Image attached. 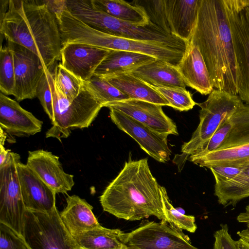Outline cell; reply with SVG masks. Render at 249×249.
I'll return each mask as SVG.
<instances>
[{"mask_svg": "<svg viewBox=\"0 0 249 249\" xmlns=\"http://www.w3.org/2000/svg\"><path fill=\"white\" fill-rule=\"evenodd\" d=\"M189 43L199 49L213 87L237 95V66L226 0H200Z\"/></svg>", "mask_w": 249, "mask_h": 249, "instance_id": "6da1fadb", "label": "cell"}, {"mask_svg": "<svg viewBox=\"0 0 249 249\" xmlns=\"http://www.w3.org/2000/svg\"><path fill=\"white\" fill-rule=\"evenodd\" d=\"M1 36L38 56L53 73L61 61L62 41L54 12L46 1L9 0L5 14L0 18Z\"/></svg>", "mask_w": 249, "mask_h": 249, "instance_id": "7a4b0ae2", "label": "cell"}, {"mask_svg": "<svg viewBox=\"0 0 249 249\" xmlns=\"http://www.w3.org/2000/svg\"><path fill=\"white\" fill-rule=\"evenodd\" d=\"M160 187L147 158H129L99 200L104 211L118 218L136 221L155 216L166 221Z\"/></svg>", "mask_w": 249, "mask_h": 249, "instance_id": "3957f363", "label": "cell"}, {"mask_svg": "<svg viewBox=\"0 0 249 249\" xmlns=\"http://www.w3.org/2000/svg\"><path fill=\"white\" fill-rule=\"evenodd\" d=\"M65 44L80 43L109 50H121L152 56L177 66L187 48L154 41L118 37L98 31L74 16L66 22L63 31Z\"/></svg>", "mask_w": 249, "mask_h": 249, "instance_id": "277c9868", "label": "cell"}, {"mask_svg": "<svg viewBox=\"0 0 249 249\" xmlns=\"http://www.w3.org/2000/svg\"><path fill=\"white\" fill-rule=\"evenodd\" d=\"M66 4L71 15L98 31L121 37L157 41L187 48L189 43L166 33L153 23L141 26L117 19L97 9L90 0H66Z\"/></svg>", "mask_w": 249, "mask_h": 249, "instance_id": "5b68a950", "label": "cell"}, {"mask_svg": "<svg viewBox=\"0 0 249 249\" xmlns=\"http://www.w3.org/2000/svg\"><path fill=\"white\" fill-rule=\"evenodd\" d=\"M53 103L54 116L52 126L46 133V138H54L61 142L72 130L89 127L98 115L103 106L87 82L74 99L64 96L49 72Z\"/></svg>", "mask_w": 249, "mask_h": 249, "instance_id": "8992f818", "label": "cell"}, {"mask_svg": "<svg viewBox=\"0 0 249 249\" xmlns=\"http://www.w3.org/2000/svg\"><path fill=\"white\" fill-rule=\"evenodd\" d=\"M243 104L237 94L217 89H213L205 102L197 104L201 108L199 124L190 140L182 144L181 154L176 155L173 160L179 171L182 169L189 157L227 123Z\"/></svg>", "mask_w": 249, "mask_h": 249, "instance_id": "52a82bcc", "label": "cell"}, {"mask_svg": "<svg viewBox=\"0 0 249 249\" xmlns=\"http://www.w3.org/2000/svg\"><path fill=\"white\" fill-rule=\"evenodd\" d=\"M22 236L30 249H81L64 225L55 207L47 212L26 210Z\"/></svg>", "mask_w": 249, "mask_h": 249, "instance_id": "ba28073f", "label": "cell"}, {"mask_svg": "<svg viewBox=\"0 0 249 249\" xmlns=\"http://www.w3.org/2000/svg\"><path fill=\"white\" fill-rule=\"evenodd\" d=\"M236 62L238 95L249 105V0H226Z\"/></svg>", "mask_w": 249, "mask_h": 249, "instance_id": "9c48e42d", "label": "cell"}, {"mask_svg": "<svg viewBox=\"0 0 249 249\" xmlns=\"http://www.w3.org/2000/svg\"><path fill=\"white\" fill-rule=\"evenodd\" d=\"M20 156L11 151L6 162L0 166V223L22 235L26 209L17 171Z\"/></svg>", "mask_w": 249, "mask_h": 249, "instance_id": "30bf717a", "label": "cell"}, {"mask_svg": "<svg viewBox=\"0 0 249 249\" xmlns=\"http://www.w3.org/2000/svg\"><path fill=\"white\" fill-rule=\"evenodd\" d=\"M128 249H199L194 246L182 230L165 220H143L139 226L126 233Z\"/></svg>", "mask_w": 249, "mask_h": 249, "instance_id": "8fae6325", "label": "cell"}, {"mask_svg": "<svg viewBox=\"0 0 249 249\" xmlns=\"http://www.w3.org/2000/svg\"><path fill=\"white\" fill-rule=\"evenodd\" d=\"M13 55L15 89L13 96L17 101L36 97V89L46 70L40 58L35 53L17 43L7 41Z\"/></svg>", "mask_w": 249, "mask_h": 249, "instance_id": "7c38bea8", "label": "cell"}, {"mask_svg": "<svg viewBox=\"0 0 249 249\" xmlns=\"http://www.w3.org/2000/svg\"><path fill=\"white\" fill-rule=\"evenodd\" d=\"M112 122L121 130L132 137L149 156L160 162L170 160L171 151L167 135L159 133L144 124L118 110L110 108Z\"/></svg>", "mask_w": 249, "mask_h": 249, "instance_id": "4fadbf2b", "label": "cell"}, {"mask_svg": "<svg viewBox=\"0 0 249 249\" xmlns=\"http://www.w3.org/2000/svg\"><path fill=\"white\" fill-rule=\"evenodd\" d=\"M104 107L123 112L159 133L167 136L178 134L176 124L160 105L130 99L110 103Z\"/></svg>", "mask_w": 249, "mask_h": 249, "instance_id": "5bb4252c", "label": "cell"}, {"mask_svg": "<svg viewBox=\"0 0 249 249\" xmlns=\"http://www.w3.org/2000/svg\"><path fill=\"white\" fill-rule=\"evenodd\" d=\"M26 165L56 194H66L74 185L73 176L64 171L59 157L51 152L29 151Z\"/></svg>", "mask_w": 249, "mask_h": 249, "instance_id": "9a60e30c", "label": "cell"}, {"mask_svg": "<svg viewBox=\"0 0 249 249\" xmlns=\"http://www.w3.org/2000/svg\"><path fill=\"white\" fill-rule=\"evenodd\" d=\"M110 50L80 43H70L61 50V64L88 82Z\"/></svg>", "mask_w": 249, "mask_h": 249, "instance_id": "2e32d148", "label": "cell"}, {"mask_svg": "<svg viewBox=\"0 0 249 249\" xmlns=\"http://www.w3.org/2000/svg\"><path fill=\"white\" fill-rule=\"evenodd\" d=\"M17 167L26 210L47 213L56 207V192L42 180L26 164L19 161Z\"/></svg>", "mask_w": 249, "mask_h": 249, "instance_id": "e0dca14e", "label": "cell"}, {"mask_svg": "<svg viewBox=\"0 0 249 249\" xmlns=\"http://www.w3.org/2000/svg\"><path fill=\"white\" fill-rule=\"evenodd\" d=\"M43 124L16 101L0 92V128L7 134L29 137L40 132Z\"/></svg>", "mask_w": 249, "mask_h": 249, "instance_id": "ac0fdd59", "label": "cell"}, {"mask_svg": "<svg viewBox=\"0 0 249 249\" xmlns=\"http://www.w3.org/2000/svg\"><path fill=\"white\" fill-rule=\"evenodd\" d=\"M177 67L186 86L205 95L210 94L213 90L208 70L196 46L189 43L186 51Z\"/></svg>", "mask_w": 249, "mask_h": 249, "instance_id": "d6986e66", "label": "cell"}, {"mask_svg": "<svg viewBox=\"0 0 249 249\" xmlns=\"http://www.w3.org/2000/svg\"><path fill=\"white\" fill-rule=\"evenodd\" d=\"M200 0H164L171 33L189 43L198 15Z\"/></svg>", "mask_w": 249, "mask_h": 249, "instance_id": "ffe728a7", "label": "cell"}, {"mask_svg": "<svg viewBox=\"0 0 249 249\" xmlns=\"http://www.w3.org/2000/svg\"><path fill=\"white\" fill-rule=\"evenodd\" d=\"M66 202L60 216L64 225L74 237L101 226L92 212L93 207L85 199L72 195L67 197Z\"/></svg>", "mask_w": 249, "mask_h": 249, "instance_id": "44dd1931", "label": "cell"}, {"mask_svg": "<svg viewBox=\"0 0 249 249\" xmlns=\"http://www.w3.org/2000/svg\"><path fill=\"white\" fill-rule=\"evenodd\" d=\"M156 59L132 52L110 50L94 71V75L105 77L131 72L135 69Z\"/></svg>", "mask_w": 249, "mask_h": 249, "instance_id": "7402d4cb", "label": "cell"}, {"mask_svg": "<svg viewBox=\"0 0 249 249\" xmlns=\"http://www.w3.org/2000/svg\"><path fill=\"white\" fill-rule=\"evenodd\" d=\"M103 77L130 99L170 107L169 103L151 86L130 72Z\"/></svg>", "mask_w": 249, "mask_h": 249, "instance_id": "603a6c76", "label": "cell"}, {"mask_svg": "<svg viewBox=\"0 0 249 249\" xmlns=\"http://www.w3.org/2000/svg\"><path fill=\"white\" fill-rule=\"evenodd\" d=\"M130 73L151 86L186 89V85L177 66L159 59L145 64Z\"/></svg>", "mask_w": 249, "mask_h": 249, "instance_id": "cb8c5ba5", "label": "cell"}, {"mask_svg": "<svg viewBox=\"0 0 249 249\" xmlns=\"http://www.w3.org/2000/svg\"><path fill=\"white\" fill-rule=\"evenodd\" d=\"M126 236V233L120 229L101 226L74 238L85 249H128Z\"/></svg>", "mask_w": 249, "mask_h": 249, "instance_id": "d4e9b609", "label": "cell"}, {"mask_svg": "<svg viewBox=\"0 0 249 249\" xmlns=\"http://www.w3.org/2000/svg\"><path fill=\"white\" fill-rule=\"evenodd\" d=\"M97 9L117 19L141 26L152 23L141 6L123 0H90Z\"/></svg>", "mask_w": 249, "mask_h": 249, "instance_id": "484cf974", "label": "cell"}, {"mask_svg": "<svg viewBox=\"0 0 249 249\" xmlns=\"http://www.w3.org/2000/svg\"><path fill=\"white\" fill-rule=\"evenodd\" d=\"M188 160L200 167L240 166L249 163V144L218 149Z\"/></svg>", "mask_w": 249, "mask_h": 249, "instance_id": "4316f807", "label": "cell"}, {"mask_svg": "<svg viewBox=\"0 0 249 249\" xmlns=\"http://www.w3.org/2000/svg\"><path fill=\"white\" fill-rule=\"evenodd\" d=\"M214 195L219 204L235 206L241 200L249 197V163L234 178L214 185Z\"/></svg>", "mask_w": 249, "mask_h": 249, "instance_id": "83f0119b", "label": "cell"}, {"mask_svg": "<svg viewBox=\"0 0 249 249\" xmlns=\"http://www.w3.org/2000/svg\"><path fill=\"white\" fill-rule=\"evenodd\" d=\"M229 121L232 128L218 149L249 144V105L243 104Z\"/></svg>", "mask_w": 249, "mask_h": 249, "instance_id": "f1b7e54d", "label": "cell"}, {"mask_svg": "<svg viewBox=\"0 0 249 249\" xmlns=\"http://www.w3.org/2000/svg\"><path fill=\"white\" fill-rule=\"evenodd\" d=\"M160 191L166 221L181 230H184L194 233L197 229L195 216L185 215L174 208L170 202L165 187L161 186Z\"/></svg>", "mask_w": 249, "mask_h": 249, "instance_id": "f546056e", "label": "cell"}, {"mask_svg": "<svg viewBox=\"0 0 249 249\" xmlns=\"http://www.w3.org/2000/svg\"><path fill=\"white\" fill-rule=\"evenodd\" d=\"M52 74L60 90L70 100L79 95L85 82L64 68L60 63L56 65Z\"/></svg>", "mask_w": 249, "mask_h": 249, "instance_id": "4dcf8cb0", "label": "cell"}, {"mask_svg": "<svg viewBox=\"0 0 249 249\" xmlns=\"http://www.w3.org/2000/svg\"><path fill=\"white\" fill-rule=\"evenodd\" d=\"M87 83L103 107L110 103L130 99L104 77L93 75Z\"/></svg>", "mask_w": 249, "mask_h": 249, "instance_id": "1f68e13d", "label": "cell"}, {"mask_svg": "<svg viewBox=\"0 0 249 249\" xmlns=\"http://www.w3.org/2000/svg\"><path fill=\"white\" fill-rule=\"evenodd\" d=\"M15 69L12 51L7 44L0 50V90L6 95H13Z\"/></svg>", "mask_w": 249, "mask_h": 249, "instance_id": "d6a6232c", "label": "cell"}, {"mask_svg": "<svg viewBox=\"0 0 249 249\" xmlns=\"http://www.w3.org/2000/svg\"><path fill=\"white\" fill-rule=\"evenodd\" d=\"M151 86L169 103L170 107L176 110L188 111L197 104L193 99L190 92L186 89L175 87Z\"/></svg>", "mask_w": 249, "mask_h": 249, "instance_id": "836d02e7", "label": "cell"}, {"mask_svg": "<svg viewBox=\"0 0 249 249\" xmlns=\"http://www.w3.org/2000/svg\"><path fill=\"white\" fill-rule=\"evenodd\" d=\"M133 2L144 9L152 23L166 33L172 35L167 20L164 0H135Z\"/></svg>", "mask_w": 249, "mask_h": 249, "instance_id": "e575fe53", "label": "cell"}, {"mask_svg": "<svg viewBox=\"0 0 249 249\" xmlns=\"http://www.w3.org/2000/svg\"><path fill=\"white\" fill-rule=\"evenodd\" d=\"M49 72L46 70L42 75L36 89V97L52 122L53 120L54 110Z\"/></svg>", "mask_w": 249, "mask_h": 249, "instance_id": "d590c367", "label": "cell"}, {"mask_svg": "<svg viewBox=\"0 0 249 249\" xmlns=\"http://www.w3.org/2000/svg\"><path fill=\"white\" fill-rule=\"evenodd\" d=\"M231 128L232 124L229 121L218 129L193 155L191 156L200 157L218 150L228 137Z\"/></svg>", "mask_w": 249, "mask_h": 249, "instance_id": "8d00e7d4", "label": "cell"}, {"mask_svg": "<svg viewBox=\"0 0 249 249\" xmlns=\"http://www.w3.org/2000/svg\"><path fill=\"white\" fill-rule=\"evenodd\" d=\"M0 249H30L22 235L0 223Z\"/></svg>", "mask_w": 249, "mask_h": 249, "instance_id": "74e56055", "label": "cell"}, {"mask_svg": "<svg viewBox=\"0 0 249 249\" xmlns=\"http://www.w3.org/2000/svg\"><path fill=\"white\" fill-rule=\"evenodd\" d=\"M214 237L213 249H238L236 241L231 237L227 224H221L220 229L215 232Z\"/></svg>", "mask_w": 249, "mask_h": 249, "instance_id": "f35d334b", "label": "cell"}, {"mask_svg": "<svg viewBox=\"0 0 249 249\" xmlns=\"http://www.w3.org/2000/svg\"><path fill=\"white\" fill-rule=\"evenodd\" d=\"M246 165L240 166H214L210 167L209 169L213 175L215 184H219L234 178Z\"/></svg>", "mask_w": 249, "mask_h": 249, "instance_id": "ab89813d", "label": "cell"}, {"mask_svg": "<svg viewBox=\"0 0 249 249\" xmlns=\"http://www.w3.org/2000/svg\"><path fill=\"white\" fill-rule=\"evenodd\" d=\"M238 222L243 223L246 226V229L237 232L240 238L249 243V203L246 206L245 211L239 214L237 217Z\"/></svg>", "mask_w": 249, "mask_h": 249, "instance_id": "60d3db41", "label": "cell"}, {"mask_svg": "<svg viewBox=\"0 0 249 249\" xmlns=\"http://www.w3.org/2000/svg\"><path fill=\"white\" fill-rule=\"evenodd\" d=\"M0 166L3 165L8 160L11 151L4 146L7 138V133L0 128Z\"/></svg>", "mask_w": 249, "mask_h": 249, "instance_id": "b9f144b4", "label": "cell"}, {"mask_svg": "<svg viewBox=\"0 0 249 249\" xmlns=\"http://www.w3.org/2000/svg\"><path fill=\"white\" fill-rule=\"evenodd\" d=\"M236 243L238 249H249V243L243 239L240 238Z\"/></svg>", "mask_w": 249, "mask_h": 249, "instance_id": "7bdbcfd3", "label": "cell"}, {"mask_svg": "<svg viewBox=\"0 0 249 249\" xmlns=\"http://www.w3.org/2000/svg\"><path fill=\"white\" fill-rule=\"evenodd\" d=\"M81 249H84V248H82V247H81Z\"/></svg>", "mask_w": 249, "mask_h": 249, "instance_id": "ee69618b", "label": "cell"}, {"mask_svg": "<svg viewBox=\"0 0 249 249\" xmlns=\"http://www.w3.org/2000/svg\"></svg>", "mask_w": 249, "mask_h": 249, "instance_id": "f6af8a7d", "label": "cell"}]
</instances>
